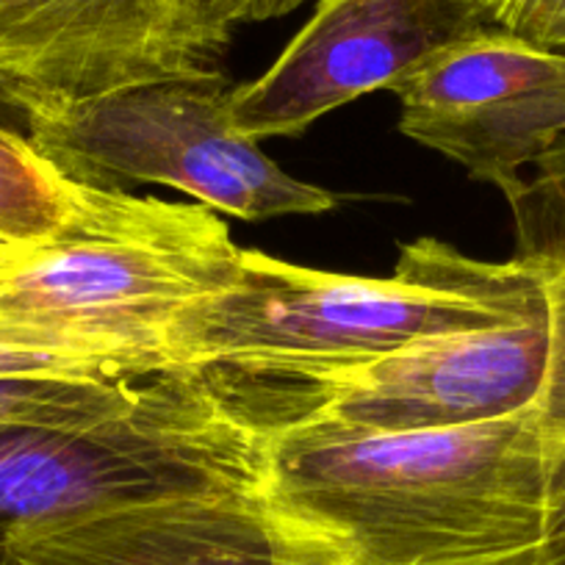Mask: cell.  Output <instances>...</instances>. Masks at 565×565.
<instances>
[{
	"mask_svg": "<svg viewBox=\"0 0 565 565\" xmlns=\"http://www.w3.org/2000/svg\"><path fill=\"white\" fill-rule=\"evenodd\" d=\"M260 488L352 565H537L546 477L535 405L422 433L266 427Z\"/></svg>",
	"mask_w": 565,
	"mask_h": 565,
	"instance_id": "1",
	"label": "cell"
},
{
	"mask_svg": "<svg viewBox=\"0 0 565 565\" xmlns=\"http://www.w3.org/2000/svg\"><path fill=\"white\" fill-rule=\"evenodd\" d=\"M543 317L546 291L530 266L475 260L438 238L405 244L391 277L333 275L242 249L231 286L183 308L164 350L172 369L341 361Z\"/></svg>",
	"mask_w": 565,
	"mask_h": 565,
	"instance_id": "2",
	"label": "cell"
},
{
	"mask_svg": "<svg viewBox=\"0 0 565 565\" xmlns=\"http://www.w3.org/2000/svg\"><path fill=\"white\" fill-rule=\"evenodd\" d=\"M238 260L242 247L209 205L89 189L70 231L3 269L0 330L141 377L170 372L172 319L231 286Z\"/></svg>",
	"mask_w": 565,
	"mask_h": 565,
	"instance_id": "3",
	"label": "cell"
},
{
	"mask_svg": "<svg viewBox=\"0 0 565 565\" xmlns=\"http://www.w3.org/2000/svg\"><path fill=\"white\" fill-rule=\"evenodd\" d=\"M25 136L89 189L161 183L244 222L324 214L335 194L282 172L236 128L225 81H159L25 114Z\"/></svg>",
	"mask_w": 565,
	"mask_h": 565,
	"instance_id": "4",
	"label": "cell"
},
{
	"mask_svg": "<svg viewBox=\"0 0 565 565\" xmlns=\"http://www.w3.org/2000/svg\"><path fill=\"white\" fill-rule=\"evenodd\" d=\"M260 424L328 422L358 433H422L515 416L548 369V317L436 335L341 361L209 366Z\"/></svg>",
	"mask_w": 565,
	"mask_h": 565,
	"instance_id": "5",
	"label": "cell"
},
{
	"mask_svg": "<svg viewBox=\"0 0 565 565\" xmlns=\"http://www.w3.org/2000/svg\"><path fill=\"white\" fill-rule=\"evenodd\" d=\"M253 0H0V95L23 117L159 81H225Z\"/></svg>",
	"mask_w": 565,
	"mask_h": 565,
	"instance_id": "6",
	"label": "cell"
},
{
	"mask_svg": "<svg viewBox=\"0 0 565 565\" xmlns=\"http://www.w3.org/2000/svg\"><path fill=\"white\" fill-rule=\"evenodd\" d=\"M399 130L508 194L565 139V53L488 25L391 84Z\"/></svg>",
	"mask_w": 565,
	"mask_h": 565,
	"instance_id": "7",
	"label": "cell"
},
{
	"mask_svg": "<svg viewBox=\"0 0 565 565\" xmlns=\"http://www.w3.org/2000/svg\"><path fill=\"white\" fill-rule=\"evenodd\" d=\"M488 25L480 0H319L275 64L231 89L233 122L253 141L297 136Z\"/></svg>",
	"mask_w": 565,
	"mask_h": 565,
	"instance_id": "8",
	"label": "cell"
},
{
	"mask_svg": "<svg viewBox=\"0 0 565 565\" xmlns=\"http://www.w3.org/2000/svg\"><path fill=\"white\" fill-rule=\"evenodd\" d=\"M9 552L14 565H352L260 486L97 510L18 532Z\"/></svg>",
	"mask_w": 565,
	"mask_h": 565,
	"instance_id": "9",
	"label": "cell"
},
{
	"mask_svg": "<svg viewBox=\"0 0 565 565\" xmlns=\"http://www.w3.org/2000/svg\"><path fill=\"white\" fill-rule=\"evenodd\" d=\"M504 198L513 211V258L535 271L548 306V369L535 399L546 477L537 565H565V139Z\"/></svg>",
	"mask_w": 565,
	"mask_h": 565,
	"instance_id": "10",
	"label": "cell"
},
{
	"mask_svg": "<svg viewBox=\"0 0 565 565\" xmlns=\"http://www.w3.org/2000/svg\"><path fill=\"white\" fill-rule=\"evenodd\" d=\"M89 186L58 175L29 136L0 125V244L40 247L75 225Z\"/></svg>",
	"mask_w": 565,
	"mask_h": 565,
	"instance_id": "11",
	"label": "cell"
},
{
	"mask_svg": "<svg viewBox=\"0 0 565 565\" xmlns=\"http://www.w3.org/2000/svg\"><path fill=\"white\" fill-rule=\"evenodd\" d=\"M150 377H0V424H25V427L97 424L134 405Z\"/></svg>",
	"mask_w": 565,
	"mask_h": 565,
	"instance_id": "12",
	"label": "cell"
},
{
	"mask_svg": "<svg viewBox=\"0 0 565 565\" xmlns=\"http://www.w3.org/2000/svg\"><path fill=\"white\" fill-rule=\"evenodd\" d=\"M480 7L497 29L565 53V0H480Z\"/></svg>",
	"mask_w": 565,
	"mask_h": 565,
	"instance_id": "13",
	"label": "cell"
},
{
	"mask_svg": "<svg viewBox=\"0 0 565 565\" xmlns=\"http://www.w3.org/2000/svg\"><path fill=\"white\" fill-rule=\"evenodd\" d=\"M306 0H253V14H249V23H258V20H275L286 18V14L297 12Z\"/></svg>",
	"mask_w": 565,
	"mask_h": 565,
	"instance_id": "14",
	"label": "cell"
},
{
	"mask_svg": "<svg viewBox=\"0 0 565 565\" xmlns=\"http://www.w3.org/2000/svg\"><path fill=\"white\" fill-rule=\"evenodd\" d=\"M18 119H23V117L14 111L12 103H9L7 97L0 95V125H9V128H14V122H18Z\"/></svg>",
	"mask_w": 565,
	"mask_h": 565,
	"instance_id": "15",
	"label": "cell"
},
{
	"mask_svg": "<svg viewBox=\"0 0 565 565\" xmlns=\"http://www.w3.org/2000/svg\"><path fill=\"white\" fill-rule=\"evenodd\" d=\"M20 253H23V247H9V244H0V275H3V269H7V266L12 264Z\"/></svg>",
	"mask_w": 565,
	"mask_h": 565,
	"instance_id": "16",
	"label": "cell"
},
{
	"mask_svg": "<svg viewBox=\"0 0 565 565\" xmlns=\"http://www.w3.org/2000/svg\"><path fill=\"white\" fill-rule=\"evenodd\" d=\"M0 565H14V557L9 548H0Z\"/></svg>",
	"mask_w": 565,
	"mask_h": 565,
	"instance_id": "17",
	"label": "cell"
}]
</instances>
